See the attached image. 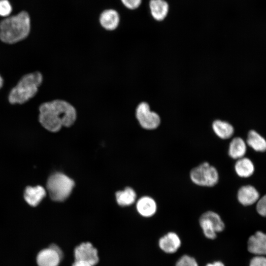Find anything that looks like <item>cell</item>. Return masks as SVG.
<instances>
[{
    "label": "cell",
    "mask_w": 266,
    "mask_h": 266,
    "mask_svg": "<svg viewBox=\"0 0 266 266\" xmlns=\"http://www.w3.org/2000/svg\"><path fill=\"white\" fill-rule=\"evenodd\" d=\"M42 79V75L39 72L24 75L10 91L9 101L12 104H22L27 101L35 95Z\"/></svg>",
    "instance_id": "cell-3"
},
{
    "label": "cell",
    "mask_w": 266,
    "mask_h": 266,
    "mask_svg": "<svg viewBox=\"0 0 266 266\" xmlns=\"http://www.w3.org/2000/svg\"><path fill=\"white\" fill-rule=\"evenodd\" d=\"M46 195L43 187L37 185L27 187L24 192V198L30 206L35 207L41 202Z\"/></svg>",
    "instance_id": "cell-13"
},
{
    "label": "cell",
    "mask_w": 266,
    "mask_h": 266,
    "mask_svg": "<svg viewBox=\"0 0 266 266\" xmlns=\"http://www.w3.org/2000/svg\"><path fill=\"white\" fill-rule=\"evenodd\" d=\"M136 117L140 126L146 130H154L161 123L159 115L150 110L149 104L145 102L140 103L135 111Z\"/></svg>",
    "instance_id": "cell-7"
},
{
    "label": "cell",
    "mask_w": 266,
    "mask_h": 266,
    "mask_svg": "<svg viewBox=\"0 0 266 266\" xmlns=\"http://www.w3.org/2000/svg\"><path fill=\"white\" fill-rule=\"evenodd\" d=\"M175 266H199L197 260L189 255L184 254L176 261Z\"/></svg>",
    "instance_id": "cell-22"
},
{
    "label": "cell",
    "mask_w": 266,
    "mask_h": 266,
    "mask_svg": "<svg viewBox=\"0 0 266 266\" xmlns=\"http://www.w3.org/2000/svg\"><path fill=\"white\" fill-rule=\"evenodd\" d=\"M257 210L260 215L266 217V194L258 200Z\"/></svg>",
    "instance_id": "cell-24"
},
{
    "label": "cell",
    "mask_w": 266,
    "mask_h": 266,
    "mask_svg": "<svg viewBox=\"0 0 266 266\" xmlns=\"http://www.w3.org/2000/svg\"><path fill=\"white\" fill-rule=\"evenodd\" d=\"M158 247L164 253L173 254L177 252L182 245L179 235L174 232H169L162 235L158 240Z\"/></svg>",
    "instance_id": "cell-10"
},
{
    "label": "cell",
    "mask_w": 266,
    "mask_h": 266,
    "mask_svg": "<svg viewBox=\"0 0 266 266\" xmlns=\"http://www.w3.org/2000/svg\"><path fill=\"white\" fill-rule=\"evenodd\" d=\"M63 258L61 249L56 244L39 252L36 256L38 266H59Z\"/></svg>",
    "instance_id": "cell-8"
},
{
    "label": "cell",
    "mask_w": 266,
    "mask_h": 266,
    "mask_svg": "<svg viewBox=\"0 0 266 266\" xmlns=\"http://www.w3.org/2000/svg\"><path fill=\"white\" fill-rule=\"evenodd\" d=\"M119 13L114 9L105 10L100 16V23L106 30L112 31L116 29L119 25Z\"/></svg>",
    "instance_id": "cell-15"
},
{
    "label": "cell",
    "mask_w": 266,
    "mask_h": 266,
    "mask_svg": "<svg viewBox=\"0 0 266 266\" xmlns=\"http://www.w3.org/2000/svg\"><path fill=\"white\" fill-rule=\"evenodd\" d=\"M39 121L47 130L58 132L63 126L69 127L75 122L77 113L75 108L68 102L56 100L40 105Z\"/></svg>",
    "instance_id": "cell-1"
},
{
    "label": "cell",
    "mask_w": 266,
    "mask_h": 266,
    "mask_svg": "<svg viewBox=\"0 0 266 266\" xmlns=\"http://www.w3.org/2000/svg\"><path fill=\"white\" fill-rule=\"evenodd\" d=\"M190 178L196 185L212 187L218 183L219 174L214 166L204 162L191 170Z\"/></svg>",
    "instance_id": "cell-5"
},
{
    "label": "cell",
    "mask_w": 266,
    "mask_h": 266,
    "mask_svg": "<svg viewBox=\"0 0 266 266\" xmlns=\"http://www.w3.org/2000/svg\"><path fill=\"white\" fill-rule=\"evenodd\" d=\"M249 266H266V258L258 255L250 261Z\"/></svg>",
    "instance_id": "cell-25"
},
{
    "label": "cell",
    "mask_w": 266,
    "mask_h": 266,
    "mask_svg": "<svg viewBox=\"0 0 266 266\" xmlns=\"http://www.w3.org/2000/svg\"><path fill=\"white\" fill-rule=\"evenodd\" d=\"M248 250L257 255H266V234L258 231L251 236L248 241Z\"/></svg>",
    "instance_id": "cell-11"
},
{
    "label": "cell",
    "mask_w": 266,
    "mask_h": 266,
    "mask_svg": "<svg viewBox=\"0 0 266 266\" xmlns=\"http://www.w3.org/2000/svg\"><path fill=\"white\" fill-rule=\"evenodd\" d=\"M136 195L135 191L130 187H127L123 191L116 193V198L118 204L122 206L132 204L135 200Z\"/></svg>",
    "instance_id": "cell-21"
},
{
    "label": "cell",
    "mask_w": 266,
    "mask_h": 266,
    "mask_svg": "<svg viewBox=\"0 0 266 266\" xmlns=\"http://www.w3.org/2000/svg\"><path fill=\"white\" fill-rule=\"evenodd\" d=\"M30 29V16L28 12L22 11L0 21V39L6 43H15L27 37Z\"/></svg>",
    "instance_id": "cell-2"
},
{
    "label": "cell",
    "mask_w": 266,
    "mask_h": 266,
    "mask_svg": "<svg viewBox=\"0 0 266 266\" xmlns=\"http://www.w3.org/2000/svg\"><path fill=\"white\" fill-rule=\"evenodd\" d=\"M2 85H3V79L1 78V76L0 75V89L2 87Z\"/></svg>",
    "instance_id": "cell-29"
},
{
    "label": "cell",
    "mask_w": 266,
    "mask_h": 266,
    "mask_svg": "<svg viewBox=\"0 0 266 266\" xmlns=\"http://www.w3.org/2000/svg\"><path fill=\"white\" fill-rule=\"evenodd\" d=\"M72 266H94L92 264L83 261L75 260Z\"/></svg>",
    "instance_id": "cell-27"
},
{
    "label": "cell",
    "mask_w": 266,
    "mask_h": 266,
    "mask_svg": "<svg viewBox=\"0 0 266 266\" xmlns=\"http://www.w3.org/2000/svg\"><path fill=\"white\" fill-rule=\"evenodd\" d=\"M205 266H225V265L222 261L217 260L208 263Z\"/></svg>",
    "instance_id": "cell-28"
},
{
    "label": "cell",
    "mask_w": 266,
    "mask_h": 266,
    "mask_svg": "<svg viewBox=\"0 0 266 266\" xmlns=\"http://www.w3.org/2000/svg\"><path fill=\"white\" fill-rule=\"evenodd\" d=\"M122 3L130 9L138 8L141 3V0H121Z\"/></svg>",
    "instance_id": "cell-26"
},
{
    "label": "cell",
    "mask_w": 266,
    "mask_h": 266,
    "mask_svg": "<svg viewBox=\"0 0 266 266\" xmlns=\"http://www.w3.org/2000/svg\"><path fill=\"white\" fill-rule=\"evenodd\" d=\"M246 152V145L241 137L233 138L230 143L228 154L233 159H239L244 157Z\"/></svg>",
    "instance_id": "cell-17"
},
{
    "label": "cell",
    "mask_w": 266,
    "mask_h": 266,
    "mask_svg": "<svg viewBox=\"0 0 266 266\" xmlns=\"http://www.w3.org/2000/svg\"><path fill=\"white\" fill-rule=\"evenodd\" d=\"M151 14L157 21L164 19L168 12V5L164 0H151L149 3Z\"/></svg>",
    "instance_id": "cell-18"
},
{
    "label": "cell",
    "mask_w": 266,
    "mask_h": 266,
    "mask_svg": "<svg viewBox=\"0 0 266 266\" xmlns=\"http://www.w3.org/2000/svg\"><path fill=\"white\" fill-rule=\"evenodd\" d=\"M237 197L239 202L243 205L254 204L259 199V194L252 186H242L237 192Z\"/></svg>",
    "instance_id": "cell-14"
},
{
    "label": "cell",
    "mask_w": 266,
    "mask_h": 266,
    "mask_svg": "<svg viewBox=\"0 0 266 266\" xmlns=\"http://www.w3.org/2000/svg\"><path fill=\"white\" fill-rule=\"evenodd\" d=\"M199 222L203 234L209 240L216 239L217 234L223 232L225 228L220 215L213 211L208 210L202 213Z\"/></svg>",
    "instance_id": "cell-6"
},
{
    "label": "cell",
    "mask_w": 266,
    "mask_h": 266,
    "mask_svg": "<svg viewBox=\"0 0 266 266\" xmlns=\"http://www.w3.org/2000/svg\"><path fill=\"white\" fill-rule=\"evenodd\" d=\"M74 186V181L67 175L55 172L48 178L46 187L52 200L62 201L69 197Z\"/></svg>",
    "instance_id": "cell-4"
},
{
    "label": "cell",
    "mask_w": 266,
    "mask_h": 266,
    "mask_svg": "<svg viewBox=\"0 0 266 266\" xmlns=\"http://www.w3.org/2000/svg\"><path fill=\"white\" fill-rule=\"evenodd\" d=\"M212 129L215 134L222 139L231 138L234 133V129L231 124L220 120L213 122Z\"/></svg>",
    "instance_id": "cell-16"
},
{
    "label": "cell",
    "mask_w": 266,
    "mask_h": 266,
    "mask_svg": "<svg viewBox=\"0 0 266 266\" xmlns=\"http://www.w3.org/2000/svg\"><path fill=\"white\" fill-rule=\"evenodd\" d=\"M75 260L88 262L93 266L98 263L99 257L97 249L89 242L77 246L74 251Z\"/></svg>",
    "instance_id": "cell-9"
},
{
    "label": "cell",
    "mask_w": 266,
    "mask_h": 266,
    "mask_svg": "<svg viewBox=\"0 0 266 266\" xmlns=\"http://www.w3.org/2000/svg\"><path fill=\"white\" fill-rule=\"evenodd\" d=\"M234 169L239 177L246 178L253 174L254 166L249 159L242 157L237 160L234 165Z\"/></svg>",
    "instance_id": "cell-19"
},
{
    "label": "cell",
    "mask_w": 266,
    "mask_h": 266,
    "mask_svg": "<svg viewBox=\"0 0 266 266\" xmlns=\"http://www.w3.org/2000/svg\"><path fill=\"white\" fill-rule=\"evenodd\" d=\"M246 141L247 144L256 151L264 152L266 150V139L254 130L248 133Z\"/></svg>",
    "instance_id": "cell-20"
},
{
    "label": "cell",
    "mask_w": 266,
    "mask_h": 266,
    "mask_svg": "<svg viewBox=\"0 0 266 266\" xmlns=\"http://www.w3.org/2000/svg\"><path fill=\"white\" fill-rule=\"evenodd\" d=\"M136 208L138 213L141 216L149 218L156 214L157 211V204L152 197L143 196L138 200Z\"/></svg>",
    "instance_id": "cell-12"
},
{
    "label": "cell",
    "mask_w": 266,
    "mask_h": 266,
    "mask_svg": "<svg viewBox=\"0 0 266 266\" xmlns=\"http://www.w3.org/2000/svg\"><path fill=\"white\" fill-rule=\"evenodd\" d=\"M12 11V6L8 0H0V16L7 17Z\"/></svg>",
    "instance_id": "cell-23"
}]
</instances>
